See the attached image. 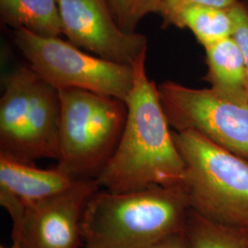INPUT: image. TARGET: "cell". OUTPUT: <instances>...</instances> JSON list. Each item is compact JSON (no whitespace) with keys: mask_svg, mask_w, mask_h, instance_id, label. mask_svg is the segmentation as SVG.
Returning <instances> with one entry per match:
<instances>
[{"mask_svg":"<svg viewBox=\"0 0 248 248\" xmlns=\"http://www.w3.org/2000/svg\"><path fill=\"white\" fill-rule=\"evenodd\" d=\"M77 180L57 168L37 169L32 165L0 155V189L25 203L59 194Z\"/></svg>","mask_w":248,"mask_h":248,"instance_id":"obj_10","label":"cell"},{"mask_svg":"<svg viewBox=\"0 0 248 248\" xmlns=\"http://www.w3.org/2000/svg\"><path fill=\"white\" fill-rule=\"evenodd\" d=\"M116 21L127 32H135L142 18L159 13L163 0H108Z\"/></svg>","mask_w":248,"mask_h":248,"instance_id":"obj_15","label":"cell"},{"mask_svg":"<svg viewBox=\"0 0 248 248\" xmlns=\"http://www.w3.org/2000/svg\"><path fill=\"white\" fill-rule=\"evenodd\" d=\"M62 34L80 49L122 64L147 51V39L116 21L108 0H58Z\"/></svg>","mask_w":248,"mask_h":248,"instance_id":"obj_9","label":"cell"},{"mask_svg":"<svg viewBox=\"0 0 248 248\" xmlns=\"http://www.w3.org/2000/svg\"><path fill=\"white\" fill-rule=\"evenodd\" d=\"M208 72L204 79L224 98L248 101L246 62L233 37L205 47Z\"/></svg>","mask_w":248,"mask_h":248,"instance_id":"obj_11","label":"cell"},{"mask_svg":"<svg viewBox=\"0 0 248 248\" xmlns=\"http://www.w3.org/2000/svg\"><path fill=\"white\" fill-rule=\"evenodd\" d=\"M183 232L189 248H248V232L210 221L188 210Z\"/></svg>","mask_w":248,"mask_h":248,"instance_id":"obj_14","label":"cell"},{"mask_svg":"<svg viewBox=\"0 0 248 248\" xmlns=\"http://www.w3.org/2000/svg\"><path fill=\"white\" fill-rule=\"evenodd\" d=\"M0 248H3V247H1ZM9 248H19V247H18V245L17 244H15V243H13L12 244V246L10 247Z\"/></svg>","mask_w":248,"mask_h":248,"instance_id":"obj_19","label":"cell"},{"mask_svg":"<svg viewBox=\"0 0 248 248\" xmlns=\"http://www.w3.org/2000/svg\"><path fill=\"white\" fill-rule=\"evenodd\" d=\"M185 164L182 189L189 210L248 232V159L186 130L173 133Z\"/></svg>","mask_w":248,"mask_h":248,"instance_id":"obj_3","label":"cell"},{"mask_svg":"<svg viewBox=\"0 0 248 248\" xmlns=\"http://www.w3.org/2000/svg\"><path fill=\"white\" fill-rule=\"evenodd\" d=\"M239 0H163L159 14L165 27L176 26L180 13L192 6H208L220 9H231Z\"/></svg>","mask_w":248,"mask_h":248,"instance_id":"obj_16","label":"cell"},{"mask_svg":"<svg viewBox=\"0 0 248 248\" xmlns=\"http://www.w3.org/2000/svg\"><path fill=\"white\" fill-rule=\"evenodd\" d=\"M58 90L61 121L56 168L75 179L97 178L122 137L126 103L82 89Z\"/></svg>","mask_w":248,"mask_h":248,"instance_id":"obj_5","label":"cell"},{"mask_svg":"<svg viewBox=\"0 0 248 248\" xmlns=\"http://www.w3.org/2000/svg\"><path fill=\"white\" fill-rule=\"evenodd\" d=\"M188 210L181 186L99 188L83 214L78 248H151L183 230Z\"/></svg>","mask_w":248,"mask_h":248,"instance_id":"obj_2","label":"cell"},{"mask_svg":"<svg viewBox=\"0 0 248 248\" xmlns=\"http://www.w3.org/2000/svg\"><path fill=\"white\" fill-rule=\"evenodd\" d=\"M100 186L96 178L78 179L59 194L22 202L0 189V203L12 221V240L19 248H78L83 214Z\"/></svg>","mask_w":248,"mask_h":248,"instance_id":"obj_7","label":"cell"},{"mask_svg":"<svg viewBox=\"0 0 248 248\" xmlns=\"http://www.w3.org/2000/svg\"><path fill=\"white\" fill-rule=\"evenodd\" d=\"M61 100L59 90L31 66L3 80L0 98V155L32 165L58 160Z\"/></svg>","mask_w":248,"mask_h":248,"instance_id":"obj_4","label":"cell"},{"mask_svg":"<svg viewBox=\"0 0 248 248\" xmlns=\"http://www.w3.org/2000/svg\"><path fill=\"white\" fill-rule=\"evenodd\" d=\"M146 52L132 63L133 84L125 99L124 132L96 178L100 188L110 192L179 186L184 180L185 164L169 129L158 87L146 74Z\"/></svg>","mask_w":248,"mask_h":248,"instance_id":"obj_1","label":"cell"},{"mask_svg":"<svg viewBox=\"0 0 248 248\" xmlns=\"http://www.w3.org/2000/svg\"><path fill=\"white\" fill-rule=\"evenodd\" d=\"M14 37L30 66L57 89H82L124 101L132 89L131 64L85 53L59 37L36 35L24 29L15 30Z\"/></svg>","mask_w":248,"mask_h":248,"instance_id":"obj_6","label":"cell"},{"mask_svg":"<svg viewBox=\"0 0 248 248\" xmlns=\"http://www.w3.org/2000/svg\"><path fill=\"white\" fill-rule=\"evenodd\" d=\"M230 12L234 24L232 37L239 45L246 62L248 94V5L238 1L231 8Z\"/></svg>","mask_w":248,"mask_h":248,"instance_id":"obj_17","label":"cell"},{"mask_svg":"<svg viewBox=\"0 0 248 248\" xmlns=\"http://www.w3.org/2000/svg\"><path fill=\"white\" fill-rule=\"evenodd\" d=\"M2 21L14 30L24 29L36 35L62 34L58 0H0Z\"/></svg>","mask_w":248,"mask_h":248,"instance_id":"obj_12","label":"cell"},{"mask_svg":"<svg viewBox=\"0 0 248 248\" xmlns=\"http://www.w3.org/2000/svg\"><path fill=\"white\" fill-rule=\"evenodd\" d=\"M151 248H189L183 230L175 232Z\"/></svg>","mask_w":248,"mask_h":248,"instance_id":"obj_18","label":"cell"},{"mask_svg":"<svg viewBox=\"0 0 248 248\" xmlns=\"http://www.w3.org/2000/svg\"><path fill=\"white\" fill-rule=\"evenodd\" d=\"M175 27L189 29L205 48L232 37L234 24L230 9L192 6L180 13Z\"/></svg>","mask_w":248,"mask_h":248,"instance_id":"obj_13","label":"cell"},{"mask_svg":"<svg viewBox=\"0 0 248 248\" xmlns=\"http://www.w3.org/2000/svg\"><path fill=\"white\" fill-rule=\"evenodd\" d=\"M169 124L191 130L248 159V101L224 98L212 89H191L168 81L158 86Z\"/></svg>","mask_w":248,"mask_h":248,"instance_id":"obj_8","label":"cell"}]
</instances>
